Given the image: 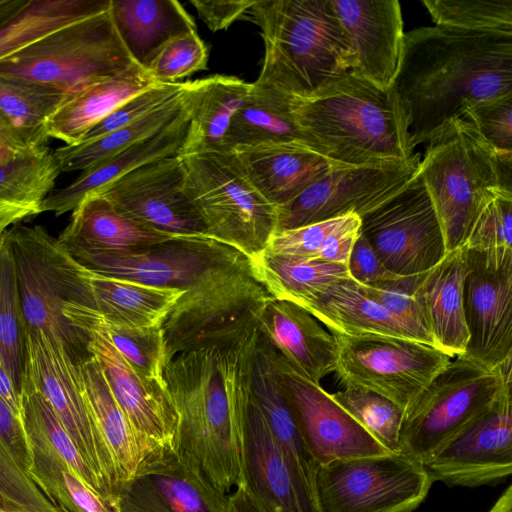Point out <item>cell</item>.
<instances>
[{
  "label": "cell",
  "mask_w": 512,
  "mask_h": 512,
  "mask_svg": "<svg viewBox=\"0 0 512 512\" xmlns=\"http://www.w3.org/2000/svg\"><path fill=\"white\" fill-rule=\"evenodd\" d=\"M348 214L293 229L277 231L265 251L279 256L316 260L326 239L346 220Z\"/></svg>",
  "instance_id": "db71d44e"
},
{
  "label": "cell",
  "mask_w": 512,
  "mask_h": 512,
  "mask_svg": "<svg viewBox=\"0 0 512 512\" xmlns=\"http://www.w3.org/2000/svg\"><path fill=\"white\" fill-rule=\"evenodd\" d=\"M248 13L264 42L256 82L304 99L351 70L352 50L331 0H255Z\"/></svg>",
  "instance_id": "277c9868"
},
{
  "label": "cell",
  "mask_w": 512,
  "mask_h": 512,
  "mask_svg": "<svg viewBox=\"0 0 512 512\" xmlns=\"http://www.w3.org/2000/svg\"><path fill=\"white\" fill-rule=\"evenodd\" d=\"M250 90L251 83L235 76L214 75L186 82L189 127L180 155L226 149L224 139L230 123Z\"/></svg>",
  "instance_id": "d6a6232c"
},
{
  "label": "cell",
  "mask_w": 512,
  "mask_h": 512,
  "mask_svg": "<svg viewBox=\"0 0 512 512\" xmlns=\"http://www.w3.org/2000/svg\"><path fill=\"white\" fill-rule=\"evenodd\" d=\"M393 88L414 149L468 108L512 95V35L437 25L413 29L404 35Z\"/></svg>",
  "instance_id": "6da1fadb"
},
{
  "label": "cell",
  "mask_w": 512,
  "mask_h": 512,
  "mask_svg": "<svg viewBox=\"0 0 512 512\" xmlns=\"http://www.w3.org/2000/svg\"><path fill=\"white\" fill-rule=\"evenodd\" d=\"M419 175L435 207L447 253L464 247L487 201L512 191V154L496 151L465 118L428 140Z\"/></svg>",
  "instance_id": "5b68a950"
},
{
  "label": "cell",
  "mask_w": 512,
  "mask_h": 512,
  "mask_svg": "<svg viewBox=\"0 0 512 512\" xmlns=\"http://www.w3.org/2000/svg\"><path fill=\"white\" fill-rule=\"evenodd\" d=\"M420 154L404 161L342 165L277 208L276 232L356 214L360 218L402 191L419 174Z\"/></svg>",
  "instance_id": "9a60e30c"
},
{
  "label": "cell",
  "mask_w": 512,
  "mask_h": 512,
  "mask_svg": "<svg viewBox=\"0 0 512 512\" xmlns=\"http://www.w3.org/2000/svg\"><path fill=\"white\" fill-rule=\"evenodd\" d=\"M111 0H28L0 24V61L77 21L109 10Z\"/></svg>",
  "instance_id": "60d3db41"
},
{
  "label": "cell",
  "mask_w": 512,
  "mask_h": 512,
  "mask_svg": "<svg viewBox=\"0 0 512 512\" xmlns=\"http://www.w3.org/2000/svg\"><path fill=\"white\" fill-rule=\"evenodd\" d=\"M0 508L5 509V508H4V503H3V500H2V498H1V496H0Z\"/></svg>",
  "instance_id": "03108f58"
},
{
  "label": "cell",
  "mask_w": 512,
  "mask_h": 512,
  "mask_svg": "<svg viewBox=\"0 0 512 512\" xmlns=\"http://www.w3.org/2000/svg\"><path fill=\"white\" fill-rule=\"evenodd\" d=\"M0 359L21 395L26 360V330L14 258L4 233L0 241Z\"/></svg>",
  "instance_id": "f6af8a7d"
},
{
  "label": "cell",
  "mask_w": 512,
  "mask_h": 512,
  "mask_svg": "<svg viewBox=\"0 0 512 512\" xmlns=\"http://www.w3.org/2000/svg\"><path fill=\"white\" fill-rule=\"evenodd\" d=\"M137 222L174 238L206 236L185 192L180 156L148 163L97 193Z\"/></svg>",
  "instance_id": "d6986e66"
},
{
  "label": "cell",
  "mask_w": 512,
  "mask_h": 512,
  "mask_svg": "<svg viewBox=\"0 0 512 512\" xmlns=\"http://www.w3.org/2000/svg\"><path fill=\"white\" fill-rule=\"evenodd\" d=\"M488 512H512V485H509Z\"/></svg>",
  "instance_id": "6125c7cd"
},
{
  "label": "cell",
  "mask_w": 512,
  "mask_h": 512,
  "mask_svg": "<svg viewBox=\"0 0 512 512\" xmlns=\"http://www.w3.org/2000/svg\"><path fill=\"white\" fill-rule=\"evenodd\" d=\"M67 95L0 76V135L22 152L48 146L47 125Z\"/></svg>",
  "instance_id": "74e56055"
},
{
  "label": "cell",
  "mask_w": 512,
  "mask_h": 512,
  "mask_svg": "<svg viewBox=\"0 0 512 512\" xmlns=\"http://www.w3.org/2000/svg\"><path fill=\"white\" fill-rule=\"evenodd\" d=\"M251 391L297 488L319 506L315 484L318 465L307 452L294 422L271 345L259 334L251 368Z\"/></svg>",
  "instance_id": "4316f807"
},
{
  "label": "cell",
  "mask_w": 512,
  "mask_h": 512,
  "mask_svg": "<svg viewBox=\"0 0 512 512\" xmlns=\"http://www.w3.org/2000/svg\"><path fill=\"white\" fill-rule=\"evenodd\" d=\"M251 262L274 298L297 305L350 278L345 264L284 257L267 251Z\"/></svg>",
  "instance_id": "7bdbcfd3"
},
{
  "label": "cell",
  "mask_w": 512,
  "mask_h": 512,
  "mask_svg": "<svg viewBox=\"0 0 512 512\" xmlns=\"http://www.w3.org/2000/svg\"><path fill=\"white\" fill-rule=\"evenodd\" d=\"M433 483L401 453L335 460L318 466L315 480L321 512H412Z\"/></svg>",
  "instance_id": "8fae6325"
},
{
  "label": "cell",
  "mask_w": 512,
  "mask_h": 512,
  "mask_svg": "<svg viewBox=\"0 0 512 512\" xmlns=\"http://www.w3.org/2000/svg\"><path fill=\"white\" fill-rule=\"evenodd\" d=\"M464 247L473 250L512 249V191L500 190L487 201Z\"/></svg>",
  "instance_id": "816d5d0a"
},
{
  "label": "cell",
  "mask_w": 512,
  "mask_h": 512,
  "mask_svg": "<svg viewBox=\"0 0 512 512\" xmlns=\"http://www.w3.org/2000/svg\"><path fill=\"white\" fill-rule=\"evenodd\" d=\"M0 397L22 421L21 395L17 392L0 359Z\"/></svg>",
  "instance_id": "680465c9"
},
{
  "label": "cell",
  "mask_w": 512,
  "mask_h": 512,
  "mask_svg": "<svg viewBox=\"0 0 512 512\" xmlns=\"http://www.w3.org/2000/svg\"><path fill=\"white\" fill-rule=\"evenodd\" d=\"M496 151L512 154V95L468 108L464 117Z\"/></svg>",
  "instance_id": "11a10c76"
},
{
  "label": "cell",
  "mask_w": 512,
  "mask_h": 512,
  "mask_svg": "<svg viewBox=\"0 0 512 512\" xmlns=\"http://www.w3.org/2000/svg\"><path fill=\"white\" fill-rule=\"evenodd\" d=\"M63 313L76 327L101 329L126 363L141 378L165 383L166 343L162 326L131 328L104 320L97 312L78 303H66Z\"/></svg>",
  "instance_id": "ee69618b"
},
{
  "label": "cell",
  "mask_w": 512,
  "mask_h": 512,
  "mask_svg": "<svg viewBox=\"0 0 512 512\" xmlns=\"http://www.w3.org/2000/svg\"><path fill=\"white\" fill-rule=\"evenodd\" d=\"M28 0H0V24L18 12Z\"/></svg>",
  "instance_id": "94428289"
},
{
  "label": "cell",
  "mask_w": 512,
  "mask_h": 512,
  "mask_svg": "<svg viewBox=\"0 0 512 512\" xmlns=\"http://www.w3.org/2000/svg\"><path fill=\"white\" fill-rule=\"evenodd\" d=\"M77 262L101 254L141 252L174 239L125 215L98 194L86 197L57 238Z\"/></svg>",
  "instance_id": "484cf974"
},
{
  "label": "cell",
  "mask_w": 512,
  "mask_h": 512,
  "mask_svg": "<svg viewBox=\"0 0 512 512\" xmlns=\"http://www.w3.org/2000/svg\"><path fill=\"white\" fill-rule=\"evenodd\" d=\"M115 512H230V506L228 495L174 450H163L122 487Z\"/></svg>",
  "instance_id": "603a6c76"
},
{
  "label": "cell",
  "mask_w": 512,
  "mask_h": 512,
  "mask_svg": "<svg viewBox=\"0 0 512 512\" xmlns=\"http://www.w3.org/2000/svg\"><path fill=\"white\" fill-rule=\"evenodd\" d=\"M353 54L350 70L388 90L397 77L404 31L397 0H331Z\"/></svg>",
  "instance_id": "7402d4cb"
},
{
  "label": "cell",
  "mask_w": 512,
  "mask_h": 512,
  "mask_svg": "<svg viewBox=\"0 0 512 512\" xmlns=\"http://www.w3.org/2000/svg\"><path fill=\"white\" fill-rule=\"evenodd\" d=\"M208 50L196 30L169 40L146 69L157 83H177L196 71L206 68Z\"/></svg>",
  "instance_id": "681fc988"
},
{
  "label": "cell",
  "mask_w": 512,
  "mask_h": 512,
  "mask_svg": "<svg viewBox=\"0 0 512 512\" xmlns=\"http://www.w3.org/2000/svg\"><path fill=\"white\" fill-rule=\"evenodd\" d=\"M257 329L178 353L164 380L178 413L175 452L219 492L240 484L239 428L251 397Z\"/></svg>",
  "instance_id": "7a4b0ae2"
},
{
  "label": "cell",
  "mask_w": 512,
  "mask_h": 512,
  "mask_svg": "<svg viewBox=\"0 0 512 512\" xmlns=\"http://www.w3.org/2000/svg\"><path fill=\"white\" fill-rule=\"evenodd\" d=\"M230 512H260L253 499L242 485L228 495Z\"/></svg>",
  "instance_id": "91938a15"
},
{
  "label": "cell",
  "mask_w": 512,
  "mask_h": 512,
  "mask_svg": "<svg viewBox=\"0 0 512 512\" xmlns=\"http://www.w3.org/2000/svg\"><path fill=\"white\" fill-rule=\"evenodd\" d=\"M25 153L27 152L18 150L0 135V164L13 160Z\"/></svg>",
  "instance_id": "be15d7a7"
},
{
  "label": "cell",
  "mask_w": 512,
  "mask_h": 512,
  "mask_svg": "<svg viewBox=\"0 0 512 512\" xmlns=\"http://www.w3.org/2000/svg\"><path fill=\"white\" fill-rule=\"evenodd\" d=\"M135 66L108 10L60 28L0 61V76L69 97Z\"/></svg>",
  "instance_id": "9c48e42d"
},
{
  "label": "cell",
  "mask_w": 512,
  "mask_h": 512,
  "mask_svg": "<svg viewBox=\"0 0 512 512\" xmlns=\"http://www.w3.org/2000/svg\"><path fill=\"white\" fill-rule=\"evenodd\" d=\"M89 308L104 320L131 328L162 326L166 316L184 293L102 275L82 266Z\"/></svg>",
  "instance_id": "d590c367"
},
{
  "label": "cell",
  "mask_w": 512,
  "mask_h": 512,
  "mask_svg": "<svg viewBox=\"0 0 512 512\" xmlns=\"http://www.w3.org/2000/svg\"><path fill=\"white\" fill-rule=\"evenodd\" d=\"M31 454L22 421L0 397V496L10 512H62L30 476Z\"/></svg>",
  "instance_id": "ab89813d"
},
{
  "label": "cell",
  "mask_w": 512,
  "mask_h": 512,
  "mask_svg": "<svg viewBox=\"0 0 512 512\" xmlns=\"http://www.w3.org/2000/svg\"><path fill=\"white\" fill-rule=\"evenodd\" d=\"M239 254L204 235L174 238L141 252L96 255L78 264L102 275L185 291L207 271Z\"/></svg>",
  "instance_id": "ffe728a7"
},
{
  "label": "cell",
  "mask_w": 512,
  "mask_h": 512,
  "mask_svg": "<svg viewBox=\"0 0 512 512\" xmlns=\"http://www.w3.org/2000/svg\"><path fill=\"white\" fill-rule=\"evenodd\" d=\"M21 404L25 433L51 446L113 511V502L109 493L82 459L45 397L39 391L24 386L21 391Z\"/></svg>",
  "instance_id": "bcb514c9"
},
{
  "label": "cell",
  "mask_w": 512,
  "mask_h": 512,
  "mask_svg": "<svg viewBox=\"0 0 512 512\" xmlns=\"http://www.w3.org/2000/svg\"><path fill=\"white\" fill-rule=\"evenodd\" d=\"M465 357L487 367L512 360V249L465 247Z\"/></svg>",
  "instance_id": "2e32d148"
},
{
  "label": "cell",
  "mask_w": 512,
  "mask_h": 512,
  "mask_svg": "<svg viewBox=\"0 0 512 512\" xmlns=\"http://www.w3.org/2000/svg\"><path fill=\"white\" fill-rule=\"evenodd\" d=\"M0 512H10V511H7V510H5L3 508H0Z\"/></svg>",
  "instance_id": "003e7915"
},
{
  "label": "cell",
  "mask_w": 512,
  "mask_h": 512,
  "mask_svg": "<svg viewBox=\"0 0 512 512\" xmlns=\"http://www.w3.org/2000/svg\"><path fill=\"white\" fill-rule=\"evenodd\" d=\"M271 348L294 422L307 452L318 466L340 459L389 453L321 385L302 376Z\"/></svg>",
  "instance_id": "ac0fdd59"
},
{
  "label": "cell",
  "mask_w": 512,
  "mask_h": 512,
  "mask_svg": "<svg viewBox=\"0 0 512 512\" xmlns=\"http://www.w3.org/2000/svg\"><path fill=\"white\" fill-rule=\"evenodd\" d=\"M465 247L448 252L423 273L414 290L435 348L451 358L465 353L469 334L463 308Z\"/></svg>",
  "instance_id": "4dcf8cb0"
},
{
  "label": "cell",
  "mask_w": 512,
  "mask_h": 512,
  "mask_svg": "<svg viewBox=\"0 0 512 512\" xmlns=\"http://www.w3.org/2000/svg\"><path fill=\"white\" fill-rule=\"evenodd\" d=\"M79 373L86 403L115 465L119 495L147 461L168 449L155 446L133 428L93 355L79 365Z\"/></svg>",
  "instance_id": "f546056e"
},
{
  "label": "cell",
  "mask_w": 512,
  "mask_h": 512,
  "mask_svg": "<svg viewBox=\"0 0 512 512\" xmlns=\"http://www.w3.org/2000/svg\"><path fill=\"white\" fill-rule=\"evenodd\" d=\"M255 0H193L200 19L213 31L227 29L233 22L248 13Z\"/></svg>",
  "instance_id": "6f0895ef"
},
{
  "label": "cell",
  "mask_w": 512,
  "mask_h": 512,
  "mask_svg": "<svg viewBox=\"0 0 512 512\" xmlns=\"http://www.w3.org/2000/svg\"><path fill=\"white\" fill-rule=\"evenodd\" d=\"M421 275L400 277L376 286L357 284L367 297L414 330L425 344L435 347L424 312L414 295Z\"/></svg>",
  "instance_id": "f907efd6"
},
{
  "label": "cell",
  "mask_w": 512,
  "mask_h": 512,
  "mask_svg": "<svg viewBox=\"0 0 512 512\" xmlns=\"http://www.w3.org/2000/svg\"><path fill=\"white\" fill-rule=\"evenodd\" d=\"M293 115L324 156L344 165L404 161L415 154L394 88L381 89L350 71L308 98H294Z\"/></svg>",
  "instance_id": "3957f363"
},
{
  "label": "cell",
  "mask_w": 512,
  "mask_h": 512,
  "mask_svg": "<svg viewBox=\"0 0 512 512\" xmlns=\"http://www.w3.org/2000/svg\"><path fill=\"white\" fill-rule=\"evenodd\" d=\"M60 173L48 146L0 164V225L9 228L41 214Z\"/></svg>",
  "instance_id": "f35d334b"
},
{
  "label": "cell",
  "mask_w": 512,
  "mask_h": 512,
  "mask_svg": "<svg viewBox=\"0 0 512 512\" xmlns=\"http://www.w3.org/2000/svg\"><path fill=\"white\" fill-rule=\"evenodd\" d=\"M347 266L350 278L361 285L376 286L401 277L384 267L361 234L354 243Z\"/></svg>",
  "instance_id": "9f6ffc18"
},
{
  "label": "cell",
  "mask_w": 512,
  "mask_h": 512,
  "mask_svg": "<svg viewBox=\"0 0 512 512\" xmlns=\"http://www.w3.org/2000/svg\"><path fill=\"white\" fill-rule=\"evenodd\" d=\"M109 12L130 57L145 71L169 40L196 30L176 0H111Z\"/></svg>",
  "instance_id": "836d02e7"
},
{
  "label": "cell",
  "mask_w": 512,
  "mask_h": 512,
  "mask_svg": "<svg viewBox=\"0 0 512 512\" xmlns=\"http://www.w3.org/2000/svg\"><path fill=\"white\" fill-rule=\"evenodd\" d=\"M331 397L389 453H399L405 413L402 407L378 393L357 387L346 386Z\"/></svg>",
  "instance_id": "7dc6e473"
},
{
  "label": "cell",
  "mask_w": 512,
  "mask_h": 512,
  "mask_svg": "<svg viewBox=\"0 0 512 512\" xmlns=\"http://www.w3.org/2000/svg\"><path fill=\"white\" fill-rule=\"evenodd\" d=\"M185 192L196 208L206 236L250 260L265 251L276 232L277 208L248 178L235 150H207L179 155Z\"/></svg>",
  "instance_id": "ba28073f"
},
{
  "label": "cell",
  "mask_w": 512,
  "mask_h": 512,
  "mask_svg": "<svg viewBox=\"0 0 512 512\" xmlns=\"http://www.w3.org/2000/svg\"><path fill=\"white\" fill-rule=\"evenodd\" d=\"M271 298L245 255L213 267L184 291L162 324L167 362L178 353L228 342L257 329L262 308Z\"/></svg>",
  "instance_id": "52a82bcc"
},
{
  "label": "cell",
  "mask_w": 512,
  "mask_h": 512,
  "mask_svg": "<svg viewBox=\"0 0 512 512\" xmlns=\"http://www.w3.org/2000/svg\"><path fill=\"white\" fill-rule=\"evenodd\" d=\"M89 335L88 348L133 428L157 447L174 450L178 413L166 383L141 378L99 328L78 326Z\"/></svg>",
  "instance_id": "44dd1931"
},
{
  "label": "cell",
  "mask_w": 512,
  "mask_h": 512,
  "mask_svg": "<svg viewBox=\"0 0 512 512\" xmlns=\"http://www.w3.org/2000/svg\"><path fill=\"white\" fill-rule=\"evenodd\" d=\"M234 150L252 184L276 208L344 165L296 144H262Z\"/></svg>",
  "instance_id": "f1b7e54d"
},
{
  "label": "cell",
  "mask_w": 512,
  "mask_h": 512,
  "mask_svg": "<svg viewBox=\"0 0 512 512\" xmlns=\"http://www.w3.org/2000/svg\"><path fill=\"white\" fill-rule=\"evenodd\" d=\"M337 376L344 387L378 393L404 410L451 361L425 343L390 336L334 334Z\"/></svg>",
  "instance_id": "4fadbf2b"
},
{
  "label": "cell",
  "mask_w": 512,
  "mask_h": 512,
  "mask_svg": "<svg viewBox=\"0 0 512 512\" xmlns=\"http://www.w3.org/2000/svg\"><path fill=\"white\" fill-rule=\"evenodd\" d=\"M8 228L3 226V225H0V241L2 239V236H3V233L5 232V230H7Z\"/></svg>",
  "instance_id": "e7e4bbea"
},
{
  "label": "cell",
  "mask_w": 512,
  "mask_h": 512,
  "mask_svg": "<svg viewBox=\"0 0 512 512\" xmlns=\"http://www.w3.org/2000/svg\"><path fill=\"white\" fill-rule=\"evenodd\" d=\"M331 333L381 335L423 342L409 326L367 297L351 278L344 279L301 304Z\"/></svg>",
  "instance_id": "1f68e13d"
},
{
  "label": "cell",
  "mask_w": 512,
  "mask_h": 512,
  "mask_svg": "<svg viewBox=\"0 0 512 512\" xmlns=\"http://www.w3.org/2000/svg\"><path fill=\"white\" fill-rule=\"evenodd\" d=\"M422 464L434 482L450 487L505 481L512 473L511 388Z\"/></svg>",
  "instance_id": "e0dca14e"
},
{
  "label": "cell",
  "mask_w": 512,
  "mask_h": 512,
  "mask_svg": "<svg viewBox=\"0 0 512 512\" xmlns=\"http://www.w3.org/2000/svg\"><path fill=\"white\" fill-rule=\"evenodd\" d=\"M511 382L512 360L491 368L457 356L405 410L399 453L425 462L512 388Z\"/></svg>",
  "instance_id": "30bf717a"
},
{
  "label": "cell",
  "mask_w": 512,
  "mask_h": 512,
  "mask_svg": "<svg viewBox=\"0 0 512 512\" xmlns=\"http://www.w3.org/2000/svg\"><path fill=\"white\" fill-rule=\"evenodd\" d=\"M257 329L294 370L314 384L320 385L335 372L334 334L301 306L271 298L262 308Z\"/></svg>",
  "instance_id": "d4e9b609"
},
{
  "label": "cell",
  "mask_w": 512,
  "mask_h": 512,
  "mask_svg": "<svg viewBox=\"0 0 512 512\" xmlns=\"http://www.w3.org/2000/svg\"><path fill=\"white\" fill-rule=\"evenodd\" d=\"M189 114L114 156L82 171L69 185L53 189L42 203V213L60 216L72 212L86 197L94 195L130 172L153 161L180 155L188 132Z\"/></svg>",
  "instance_id": "83f0119b"
},
{
  "label": "cell",
  "mask_w": 512,
  "mask_h": 512,
  "mask_svg": "<svg viewBox=\"0 0 512 512\" xmlns=\"http://www.w3.org/2000/svg\"><path fill=\"white\" fill-rule=\"evenodd\" d=\"M184 91L129 125L96 140L58 147L53 153L61 172H82L159 132L185 112Z\"/></svg>",
  "instance_id": "b9f144b4"
},
{
  "label": "cell",
  "mask_w": 512,
  "mask_h": 512,
  "mask_svg": "<svg viewBox=\"0 0 512 512\" xmlns=\"http://www.w3.org/2000/svg\"><path fill=\"white\" fill-rule=\"evenodd\" d=\"M360 234L391 273L423 274L447 254L443 231L420 175L361 217Z\"/></svg>",
  "instance_id": "5bb4252c"
},
{
  "label": "cell",
  "mask_w": 512,
  "mask_h": 512,
  "mask_svg": "<svg viewBox=\"0 0 512 512\" xmlns=\"http://www.w3.org/2000/svg\"><path fill=\"white\" fill-rule=\"evenodd\" d=\"M39 391L113 502L118 500L117 473L86 403L76 365L63 347L43 332L26 334L23 385Z\"/></svg>",
  "instance_id": "7c38bea8"
},
{
  "label": "cell",
  "mask_w": 512,
  "mask_h": 512,
  "mask_svg": "<svg viewBox=\"0 0 512 512\" xmlns=\"http://www.w3.org/2000/svg\"><path fill=\"white\" fill-rule=\"evenodd\" d=\"M293 99L269 85L251 83L248 98L230 123L224 147L234 150L262 144H296L322 154L298 126Z\"/></svg>",
  "instance_id": "e575fe53"
},
{
  "label": "cell",
  "mask_w": 512,
  "mask_h": 512,
  "mask_svg": "<svg viewBox=\"0 0 512 512\" xmlns=\"http://www.w3.org/2000/svg\"><path fill=\"white\" fill-rule=\"evenodd\" d=\"M155 83L145 70L135 66L92 84L67 97L58 107L48 121V135L65 145L76 144L118 106Z\"/></svg>",
  "instance_id": "8d00e7d4"
},
{
  "label": "cell",
  "mask_w": 512,
  "mask_h": 512,
  "mask_svg": "<svg viewBox=\"0 0 512 512\" xmlns=\"http://www.w3.org/2000/svg\"><path fill=\"white\" fill-rule=\"evenodd\" d=\"M184 83H155L132 96L113 112L91 127L78 143L96 140L108 133L129 125L158 106L179 95L185 89ZM77 144V143H76Z\"/></svg>",
  "instance_id": "f5cc1de1"
},
{
  "label": "cell",
  "mask_w": 512,
  "mask_h": 512,
  "mask_svg": "<svg viewBox=\"0 0 512 512\" xmlns=\"http://www.w3.org/2000/svg\"><path fill=\"white\" fill-rule=\"evenodd\" d=\"M437 26L512 35V0H423Z\"/></svg>",
  "instance_id": "c3c4849f"
},
{
  "label": "cell",
  "mask_w": 512,
  "mask_h": 512,
  "mask_svg": "<svg viewBox=\"0 0 512 512\" xmlns=\"http://www.w3.org/2000/svg\"><path fill=\"white\" fill-rule=\"evenodd\" d=\"M239 448V485L260 512H321L297 488L252 391L240 421Z\"/></svg>",
  "instance_id": "cb8c5ba5"
},
{
  "label": "cell",
  "mask_w": 512,
  "mask_h": 512,
  "mask_svg": "<svg viewBox=\"0 0 512 512\" xmlns=\"http://www.w3.org/2000/svg\"><path fill=\"white\" fill-rule=\"evenodd\" d=\"M4 238L14 258L26 334L45 333L80 365L92 356L89 335L63 310L66 303L90 305L82 266L43 226L16 224L5 230Z\"/></svg>",
  "instance_id": "8992f818"
}]
</instances>
